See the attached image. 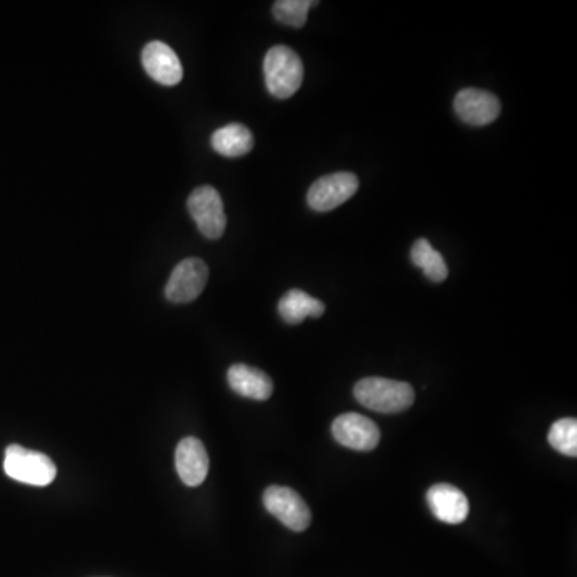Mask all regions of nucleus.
I'll return each instance as SVG.
<instances>
[{
	"instance_id": "nucleus-8",
	"label": "nucleus",
	"mask_w": 577,
	"mask_h": 577,
	"mask_svg": "<svg viewBox=\"0 0 577 577\" xmlns=\"http://www.w3.org/2000/svg\"><path fill=\"white\" fill-rule=\"evenodd\" d=\"M332 435L337 443L353 451H372L380 441L376 422L356 412L337 417L332 424Z\"/></svg>"
},
{
	"instance_id": "nucleus-18",
	"label": "nucleus",
	"mask_w": 577,
	"mask_h": 577,
	"mask_svg": "<svg viewBox=\"0 0 577 577\" xmlns=\"http://www.w3.org/2000/svg\"><path fill=\"white\" fill-rule=\"evenodd\" d=\"M318 2L313 0H278L273 5L276 21L292 28H303L307 23L308 12Z\"/></svg>"
},
{
	"instance_id": "nucleus-9",
	"label": "nucleus",
	"mask_w": 577,
	"mask_h": 577,
	"mask_svg": "<svg viewBox=\"0 0 577 577\" xmlns=\"http://www.w3.org/2000/svg\"><path fill=\"white\" fill-rule=\"evenodd\" d=\"M454 109L465 124L470 126H488L501 114V101L488 90H460L454 100Z\"/></svg>"
},
{
	"instance_id": "nucleus-7",
	"label": "nucleus",
	"mask_w": 577,
	"mask_h": 577,
	"mask_svg": "<svg viewBox=\"0 0 577 577\" xmlns=\"http://www.w3.org/2000/svg\"><path fill=\"white\" fill-rule=\"evenodd\" d=\"M209 281V267L196 257L182 260L166 284V297L172 303H190L198 299Z\"/></svg>"
},
{
	"instance_id": "nucleus-17",
	"label": "nucleus",
	"mask_w": 577,
	"mask_h": 577,
	"mask_svg": "<svg viewBox=\"0 0 577 577\" xmlns=\"http://www.w3.org/2000/svg\"><path fill=\"white\" fill-rule=\"evenodd\" d=\"M549 443L563 456H577V420L566 417L550 427Z\"/></svg>"
},
{
	"instance_id": "nucleus-16",
	"label": "nucleus",
	"mask_w": 577,
	"mask_h": 577,
	"mask_svg": "<svg viewBox=\"0 0 577 577\" xmlns=\"http://www.w3.org/2000/svg\"><path fill=\"white\" fill-rule=\"evenodd\" d=\"M411 260L416 267L422 268L425 276L433 283H443L448 278V265L443 255L435 251L427 239H417L411 249Z\"/></svg>"
},
{
	"instance_id": "nucleus-1",
	"label": "nucleus",
	"mask_w": 577,
	"mask_h": 577,
	"mask_svg": "<svg viewBox=\"0 0 577 577\" xmlns=\"http://www.w3.org/2000/svg\"><path fill=\"white\" fill-rule=\"evenodd\" d=\"M355 398L364 408L380 414H398L408 411L416 400L411 385L384 377H368L355 385Z\"/></svg>"
},
{
	"instance_id": "nucleus-15",
	"label": "nucleus",
	"mask_w": 577,
	"mask_h": 577,
	"mask_svg": "<svg viewBox=\"0 0 577 577\" xmlns=\"http://www.w3.org/2000/svg\"><path fill=\"white\" fill-rule=\"evenodd\" d=\"M278 311L279 316L287 324L295 326V324L303 323L307 318H321L326 307L321 300L311 297L307 292L292 289V291L284 294L283 299L279 300Z\"/></svg>"
},
{
	"instance_id": "nucleus-2",
	"label": "nucleus",
	"mask_w": 577,
	"mask_h": 577,
	"mask_svg": "<svg viewBox=\"0 0 577 577\" xmlns=\"http://www.w3.org/2000/svg\"><path fill=\"white\" fill-rule=\"evenodd\" d=\"M263 74L268 92L273 97L291 98L303 82V63L299 55L286 45H275L263 60Z\"/></svg>"
},
{
	"instance_id": "nucleus-10",
	"label": "nucleus",
	"mask_w": 577,
	"mask_h": 577,
	"mask_svg": "<svg viewBox=\"0 0 577 577\" xmlns=\"http://www.w3.org/2000/svg\"><path fill=\"white\" fill-rule=\"evenodd\" d=\"M142 65L146 74L161 85H177L183 79V66L175 50L164 42L153 41L145 45Z\"/></svg>"
},
{
	"instance_id": "nucleus-6",
	"label": "nucleus",
	"mask_w": 577,
	"mask_h": 577,
	"mask_svg": "<svg viewBox=\"0 0 577 577\" xmlns=\"http://www.w3.org/2000/svg\"><path fill=\"white\" fill-rule=\"evenodd\" d=\"M360 180L350 172H337L316 180L308 190V206L316 212H329L355 196Z\"/></svg>"
},
{
	"instance_id": "nucleus-14",
	"label": "nucleus",
	"mask_w": 577,
	"mask_h": 577,
	"mask_svg": "<svg viewBox=\"0 0 577 577\" xmlns=\"http://www.w3.org/2000/svg\"><path fill=\"white\" fill-rule=\"evenodd\" d=\"M210 145L225 158H241L251 153L254 148V135L243 124L233 122L215 130L210 137Z\"/></svg>"
},
{
	"instance_id": "nucleus-12",
	"label": "nucleus",
	"mask_w": 577,
	"mask_h": 577,
	"mask_svg": "<svg viewBox=\"0 0 577 577\" xmlns=\"http://www.w3.org/2000/svg\"><path fill=\"white\" fill-rule=\"evenodd\" d=\"M427 502L433 515L448 525H460L469 518V499L449 483H438L428 489Z\"/></svg>"
},
{
	"instance_id": "nucleus-3",
	"label": "nucleus",
	"mask_w": 577,
	"mask_h": 577,
	"mask_svg": "<svg viewBox=\"0 0 577 577\" xmlns=\"http://www.w3.org/2000/svg\"><path fill=\"white\" fill-rule=\"evenodd\" d=\"M4 470L7 477L23 485L49 486L57 478V465L49 456L20 444H10L5 451Z\"/></svg>"
},
{
	"instance_id": "nucleus-5",
	"label": "nucleus",
	"mask_w": 577,
	"mask_h": 577,
	"mask_svg": "<svg viewBox=\"0 0 577 577\" xmlns=\"http://www.w3.org/2000/svg\"><path fill=\"white\" fill-rule=\"evenodd\" d=\"M263 505L273 517L278 518L294 533H302L310 526V507L294 489L287 486H270L263 493Z\"/></svg>"
},
{
	"instance_id": "nucleus-11",
	"label": "nucleus",
	"mask_w": 577,
	"mask_h": 577,
	"mask_svg": "<svg viewBox=\"0 0 577 577\" xmlns=\"http://www.w3.org/2000/svg\"><path fill=\"white\" fill-rule=\"evenodd\" d=\"M175 467L178 477L190 488L202 485L209 473V454L204 444L194 436L180 441L175 451Z\"/></svg>"
},
{
	"instance_id": "nucleus-4",
	"label": "nucleus",
	"mask_w": 577,
	"mask_h": 577,
	"mask_svg": "<svg viewBox=\"0 0 577 577\" xmlns=\"http://www.w3.org/2000/svg\"><path fill=\"white\" fill-rule=\"evenodd\" d=\"M188 210L202 235L209 239L222 238L226 230L225 207L214 186L196 188L188 198Z\"/></svg>"
},
{
	"instance_id": "nucleus-13",
	"label": "nucleus",
	"mask_w": 577,
	"mask_h": 577,
	"mask_svg": "<svg viewBox=\"0 0 577 577\" xmlns=\"http://www.w3.org/2000/svg\"><path fill=\"white\" fill-rule=\"evenodd\" d=\"M226 377L231 390L249 400L267 401L273 395L275 387L270 376L247 364H233Z\"/></svg>"
}]
</instances>
